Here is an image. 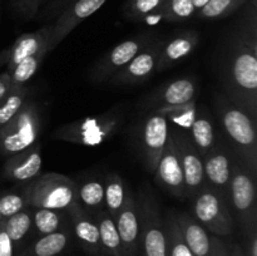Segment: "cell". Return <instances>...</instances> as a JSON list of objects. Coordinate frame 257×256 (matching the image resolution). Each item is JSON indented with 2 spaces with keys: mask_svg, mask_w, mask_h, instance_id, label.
Returning a JSON list of instances; mask_svg holds the SVG:
<instances>
[{
  "mask_svg": "<svg viewBox=\"0 0 257 256\" xmlns=\"http://www.w3.org/2000/svg\"><path fill=\"white\" fill-rule=\"evenodd\" d=\"M29 207L64 210L78 202V186L62 173L49 172L39 175L28 182Z\"/></svg>",
  "mask_w": 257,
  "mask_h": 256,
  "instance_id": "obj_7",
  "label": "cell"
},
{
  "mask_svg": "<svg viewBox=\"0 0 257 256\" xmlns=\"http://www.w3.org/2000/svg\"><path fill=\"white\" fill-rule=\"evenodd\" d=\"M165 225L167 231V256H193L181 236L175 211L167 213Z\"/></svg>",
  "mask_w": 257,
  "mask_h": 256,
  "instance_id": "obj_33",
  "label": "cell"
},
{
  "mask_svg": "<svg viewBox=\"0 0 257 256\" xmlns=\"http://www.w3.org/2000/svg\"><path fill=\"white\" fill-rule=\"evenodd\" d=\"M163 44L165 40L156 38L132 58L125 67L115 73L110 80L114 84H140L150 79L157 70V63Z\"/></svg>",
  "mask_w": 257,
  "mask_h": 256,
  "instance_id": "obj_13",
  "label": "cell"
},
{
  "mask_svg": "<svg viewBox=\"0 0 257 256\" xmlns=\"http://www.w3.org/2000/svg\"><path fill=\"white\" fill-rule=\"evenodd\" d=\"M170 135V122L157 110H152L138 127V150L143 166L153 173Z\"/></svg>",
  "mask_w": 257,
  "mask_h": 256,
  "instance_id": "obj_9",
  "label": "cell"
},
{
  "mask_svg": "<svg viewBox=\"0 0 257 256\" xmlns=\"http://www.w3.org/2000/svg\"><path fill=\"white\" fill-rule=\"evenodd\" d=\"M191 2H192V4L195 5V8L197 9V12H198V10H200L201 8L205 7V5L207 4L210 0H191Z\"/></svg>",
  "mask_w": 257,
  "mask_h": 256,
  "instance_id": "obj_46",
  "label": "cell"
},
{
  "mask_svg": "<svg viewBox=\"0 0 257 256\" xmlns=\"http://www.w3.org/2000/svg\"><path fill=\"white\" fill-rule=\"evenodd\" d=\"M3 220H4V218H3V217H2V215H0V223L3 222Z\"/></svg>",
  "mask_w": 257,
  "mask_h": 256,
  "instance_id": "obj_47",
  "label": "cell"
},
{
  "mask_svg": "<svg viewBox=\"0 0 257 256\" xmlns=\"http://www.w3.org/2000/svg\"><path fill=\"white\" fill-rule=\"evenodd\" d=\"M153 173H155L156 180L163 190L170 192L175 197L181 198V200L186 198L183 171L181 167L177 150H176V146L170 135H168L167 142L163 147Z\"/></svg>",
  "mask_w": 257,
  "mask_h": 256,
  "instance_id": "obj_14",
  "label": "cell"
},
{
  "mask_svg": "<svg viewBox=\"0 0 257 256\" xmlns=\"http://www.w3.org/2000/svg\"><path fill=\"white\" fill-rule=\"evenodd\" d=\"M198 43L200 34L196 30H185L176 34L170 40H165L157 63V72L170 69L187 58L197 48Z\"/></svg>",
  "mask_w": 257,
  "mask_h": 256,
  "instance_id": "obj_21",
  "label": "cell"
},
{
  "mask_svg": "<svg viewBox=\"0 0 257 256\" xmlns=\"http://www.w3.org/2000/svg\"><path fill=\"white\" fill-rule=\"evenodd\" d=\"M122 113L113 109L104 114L83 118L63 125L53 133V138L75 145L94 147L114 137L122 125Z\"/></svg>",
  "mask_w": 257,
  "mask_h": 256,
  "instance_id": "obj_4",
  "label": "cell"
},
{
  "mask_svg": "<svg viewBox=\"0 0 257 256\" xmlns=\"http://www.w3.org/2000/svg\"><path fill=\"white\" fill-rule=\"evenodd\" d=\"M40 133V113L37 103L27 100L19 112L0 130V153L15 155L37 143Z\"/></svg>",
  "mask_w": 257,
  "mask_h": 256,
  "instance_id": "obj_8",
  "label": "cell"
},
{
  "mask_svg": "<svg viewBox=\"0 0 257 256\" xmlns=\"http://www.w3.org/2000/svg\"><path fill=\"white\" fill-rule=\"evenodd\" d=\"M29 207V188L27 186L18 191H10L0 195V215L8 218Z\"/></svg>",
  "mask_w": 257,
  "mask_h": 256,
  "instance_id": "obj_34",
  "label": "cell"
},
{
  "mask_svg": "<svg viewBox=\"0 0 257 256\" xmlns=\"http://www.w3.org/2000/svg\"><path fill=\"white\" fill-rule=\"evenodd\" d=\"M221 79L227 98L257 118L256 24L241 27L230 38L221 62Z\"/></svg>",
  "mask_w": 257,
  "mask_h": 256,
  "instance_id": "obj_1",
  "label": "cell"
},
{
  "mask_svg": "<svg viewBox=\"0 0 257 256\" xmlns=\"http://www.w3.org/2000/svg\"><path fill=\"white\" fill-rule=\"evenodd\" d=\"M67 213L73 233L83 250L93 256H104L100 245L99 228L94 216L88 213L78 202L70 206Z\"/></svg>",
  "mask_w": 257,
  "mask_h": 256,
  "instance_id": "obj_17",
  "label": "cell"
},
{
  "mask_svg": "<svg viewBox=\"0 0 257 256\" xmlns=\"http://www.w3.org/2000/svg\"><path fill=\"white\" fill-rule=\"evenodd\" d=\"M256 198V176L236 157L228 188V205L243 236L257 228Z\"/></svg>",
  "mask_w": 257,
  "mask_h": 256,
  "instance_id": "obj_3",
  "label": "cell"
},
{
  "mask_svg": "<svg viewBox=\"0 0 257 256\" xmlns=\"http://www.w3.org/2000/svg\"><path fill=\"white\" fill-rule=\"evenodd\" d=\"M246 237V256H257V228L251 231L245 236Z\"/></svg>",
  "mask_w": 257,
  "mask_h": 256,
  "instance_id": "obj_42",
  "label": "cell"
},
{
  "mask_svg": "<svg viewBox=\"0 0 257 256\" xmlns=\"http://www.w3.org/2000/svg\"><path fill=\"white\" fill-rule=\"evenodd\" d=\"M127 193L128 190L125 188L123 178L117 172L109 173L104 182V203L105 210L113 218H115L122 210Z\"/></svg>",
  "mask_w": 257,
  "mask_h": 256,
  "instance_id": "obj_30",
  "label": "cell"
},
{
  "mask_svg": "<svg viewBox=\"0 0 257 256\" xmlns=\"http://www.w3.org/2000/svg\"><path fill=\"white\" fill-rule=\"evenodd\" d=\"M114 221L122 242L123 255L137 256L140 253V215L137 200L131 191H128L124 205Z\"/></svg>",
  "mask_w": 257,
  "mask_h": 256,
  "instance_id": "obj_18",
  "label": "cell"
},
{
  "mask_svg": "<svg viewBox=\"0 0 257 256\" xmlns=\"http://www.w3.org/2000/svg\"><path fill=\"white\" fill-rule=\"evenodd\" d=\"M161 114L167 118L168 122H172L173 125L182 130H190L196 114H197V107L196 102L187 103V104L176 105V107H166L157 109Z\"/></svg>",
  "mask_w": 257,
  "mask_h": 256,
  "instance_id": "obj_35",
  "label": "cell"
},
{
  "mask_svg": "<svg viewBox=\"0 0 257 256\" xmlns=\"http://www.w3.org/2000/svg\"><path fill=\"white\" fill-rule=\"evenodd\" d=\"M2 225L14 245L15 252H20L25 247V242L33 231L32 207H28L10 217L4 218Z\"/></svg>",
  "mask_w": 257,
  "mask_h": 256,
  "instance_id": "obj_25",
  "label": "cell"
},
{
  "mask_svg": "<svg viewBox=\"0 0 257 256\" xmlns=\"http://www.w3.org/2000/svg\"><path fill=\"white\" fill-rule=\"evenodd\" d=\"M53 25H47L40 29L35 30L32 33H24L19 35L10 45V55L9 60L7 63V70L12 72L15 68V65L19 62H22L25 58L30 55L37 54L44 48L52 52L50 49V39H52Z\"/></svg>",
  "mask_w": 257,
  "mask_h": 256,
  "instance_id": "obj_20",
  "label": "cell"
},
{
  "mask_svg": "<svg viewBox=\"0 0 257 256\" xmlns=\"http://www.w3.org/2000/svg\"><path fill=\"white\" fill-rule=\"evenodd\" d=\"M99 228V238L104 256H124L122 242L118 233L115 221L107 210H103L94 216Z\"/></svg>",
  "mask_w": 257,
  "mask_h": 256,
  "instance_id": "obj_27",
  "label": "cell"
},
{
  "mask_svg": "<svg viewBox=\"0 0 257 256\" xmlns=\"http://www.w3.org/2000/svg\"><path fill=\"white\" fill-rule=\"evenodd\" d=\"M218 120L227 135L228 146L238 160L257 175V133L256 119L233 104L228 98L218 95L215 99Z\"/></svg>",
  "mask_w": 257,
  "mask_h": 256,
  "instance_id": "obj_2",
  "label": "cell"
},
{
  "mask_svg": "<svg viewBox=\"0 0 257 256\" xmlns=\"http://www.w3.org/2000/svg\"><path fill=\"white\" fill-rule=\"evenodd\" d=\"M211 256H230L227 243L215 235L211 236Z\"/></svg>",
  "mask_w": 257,
  "mask_h": 256,
  "instance_id": "obj_41",
  "label": "cell"
},
{
  "mask_svg": "<svg viewBox=\"0 0 257 256\" xmlns=\"http://www.w3.org/2000/svg\"><path fill=\"white\" fill-rule=\"evenodd\" d=\"M77 0H50L49 4L45 7V9L43 10V17H54V15H59L65 8L69 7L70 4H73Z\"/></svg>",
  "mask_w": 257,
  "mask_h": 256,
  "instance_id": "obj_39",
  "label": "cell"
},
{
  "mask_svg": "<svg viewBox=\"0 0 257 256\" xmlns=\"http://www.w3.org/2000/svg\"><path fill=\"white\" fill-rule=\"evenodd\" d=\"M49 53L50 50L48 48H44L37 54L30 55V57L25 58L22 62L18 63L14 69L10 72V89L25 87L27 83L34 77V74L39 69L40 64Z\"/></svg>",
  "mask_w": 257,
  "mask_h": 256,
  "instance_id": "obj_31",
  "label": "cell"
},
{
  "mask_svg": "<svg viewBox=\"0 0 257 256\" xmlns=\"http://www.w3.org/2000/svg\"><path fill=\"white\" fill-rule=\"evenodd\" d=\"M155 39L156 37L153 34H142L123 40L98 60L90 72L92 79L97 83L110 79L115 73L125 67L146 45Z\"/></svg>",
  "mask_w": 257,
  "mask_h": 256,
  "instance_id": "obj_11",
  "label": "cell"
},
{
  "mask_svg": "<svg viewBox=\"0 0 257 256\" xmlns=\"http://www.w3.org/2000/svg\"><path fill=\"white\" fill-rule=\"evenodd\" d=\"M136 200L140 215L141 256H167V231L155 196L142 188Z\"/></svg>",
  "mask_w": 257,
  "mask_h": 256,
  "instance_id": "obj_5",
  "label": "cell"
},
{
  "mask_svg": "<svg viewBox=\"0 0 257 256\" xmlns=\"http://www.w3.org/2000/svg\"><path fill=\"white\" fill-rule=\"evenodd\" d=\"M197 83L192 78H180L158 88L147 98V107L152 110L176 107L193 102L197 94Z\"/></svg>",
  "mask_w": 257,
  "mask_h": 256,
  "instance_id": "obj_19",
  "label": "cell"
},
{
  "mask_svg": "<svg viewBox=\"0 0 257 256\" xmlns=\"http://www.w3.org/2000/svg\"><path fill=\"white\" fill-rule=\"evenodd\" d=\"M10 89V73L7 69L0 73V103Z\"/></svg>",
  "mask_w": 257,
  "mask_h": 256,
  "instance_id": "obj_43",
  "label": "cell"
},
{
  "mask_svg": "<svg viewBox=\"0 0 257 256\" xmlns=\"http://www.w3.org/2000/svg\"><path fill=\"white\" fill-rule=\"evenodd\" d=\"M193 217L215 236H231L235 230V220L228 200L205 183L192 198Z\"/></svg>",
  "mask_w": 257,
  "mask_h": 256,
  "instance_id": "obj_6",
  "label": "cell"
},
{
  "mask_svg": "<svg viewBox=\"0 0 257 256\" xmlns=\"http://www.w3.org/2000/svg\"><path fill=\"white\" fill-rule=\"evenodd\" d=\"M228 250H230V256H246L242 246L238 245V243L231 245L230 247H228Z\"/></svg>",
  "mask_w": 257,
  "mask_h": 256,
  "instance_id": "obj_44",
  "label": "cell"
},
{
  "mask_svg": "<svg viewBox=\"0 0 257 256\" xmlns=\"http://www.w3.org/2000/svg\"><path fill=\"white\" fill-rule=\"evenodd\" d=\"M47 0H10L15 14L24 20H30L37 15L40 5Z\"/></svg>",
  "mask_w": 257,
  "mask_h": 256,
  "instance_id": "obj_38",
  "label": "cell"
},
{
  "mask_svg": "<svg viewBox=\"0 0 257 256\" xmlns=\"http://www.w3.org/2000/svg\"><path fill=\"white\" fill-rule=\"evenodd\" d=\"M42 171V151L39 143L7 157L2 167V177L5 181L25 183L40 175Z\"/></svg>",
  "mask_w": 257,
  "mask_h": 256,
  "instance_id": "obj_15",
  "label": "cell"
},
{
  "mask_svg": "<svg viewBox=\"0 0 257 256\" xmlns=\"http://www.w3.org/2000/svg\"><path fill=\"white\" fill-rule=\"evenodd\" d=\"M188 131L193 145L202 157L207 155L217 143L215 125L205 109H197V114Z\"/></svg>",
  "mask_w": 257,
  "mask_h": 256,
  "instance_id": "obj_24",
  "label": "cell"
},
{
  "mask_svg": "<svg viewBox=\"0 0 257 256\" xmlns=\"http://www.w3.org/2000/svg\"><path fill=\"white\" fill-rule=\"evenodd\" d=\"M247 0H210L197 12L201 19H223L240 9Z\"/></svg>",
  "mask_w": 257,
  "mask_h": 256,
  "instance_id": "obj_36",
  "label": "cell"
},
{
  "mask_svg": "<svg viewBox=\"0 0 257 256\" xmlns=\"http://www.w3.org/2000/svg\"><path fill=\"white\" fill-rule=\"evenodd\" d=\"M105 3L107 0H77L65 8L58 15L57 22L53 24L50 49H55L72 33V30L77 28V25L97 13Z\"/></svg>",
  "mask_w": 257,
  "mask_h": 256,
  "instance_id": "obj_16",
  "label": "cell"
},
{
  "mask_svg": "<svg viewBox=\"0 0 257 256\" xmlns=\"http://www.w3.org/2000/svg\"><path fill=\"white\" fill-rule=\"evenodd\" d=\"M72 236V227L68 225L59 231L39 236L18 252L17 256H58L69 246Z\"/></svg>",
  "mask_w": 257,
  "mask_h": 256,
  "instance_id": "obj_23",
  "label": "cell"
},
{
  "mask_svg": "<svg viewBox=\"0 0 257 256\" xmlns=\"http://www.w3.org/2000/svg\"><path fill=\"white\" fill-rule=\"evenodd\" d=\"M78 203L92 216L105 210L104 183L97 178L84 181L78 186Z\"/></svg>",
  "mask_w": 257,
  "mask_h": 256,
  "instance_id": "obj_28",
  "label": "cell"
},
{
  "mask_svg": "<svg viewBox=\"0 0 257 256\" xmlns=\"http://www.w3.org/2000/svg\"><path fill=\"white\" fill-rule=\"evenodd\" d=\"M181 236L193 256H211V236L207 230L186 212H176Z\"/></svg>",
  "mask_w": 257,
  "mask_h": 256,
  "instance_id": "obj_22",
  "label": "cell"
},
{
  "mask_svg": "<svg viewBox=\"0 0 257 256\" xmlns=\"http://www.w3.org/2000/svg\"><path fill=\"white\" fill-rule=\"evenodd\" d=\"M170 136L176 146L183 171L186 197L192 198L206 183L203 158L193 145L187 131L176 125H170Z\"/></svg>",
  "mask_w": 257,
  "mask_h": 256,
  "instance_id": "obj_10",
  "label": "cell"
},
{
  "mask_svg": "<svg viewBox=\"0 0 257 256\" xmlns=\"http://www.w3.org/2000/svg\"><path fill=\"white\" fill-rule=\"evenodd\" d=\"M28 95H29V88L27 85L22 88H15V89H9L7 97L0 103V130L19 112L20 108L28 100Z\"/></svg>",
  "mask_w": 257,
  "mask_h": 256,
  "instance_id": "obj_32",
  "label": "cell"
},
{
  "mask_svg": "<svg viewBox=\"0 0 257 256\" xmlns=\"http://www.w3.org/2000/svg\"><path fill=\"white\" fill-rule=\"evenodd\" d=\"M14 245H13L12 240L9 238L8 233L5 232L4 227L0 223V256H15Z\"/></svg>",
  "mask_w": 257,
  "mask_h": 256,
  "instance_id": "obj_40",
  "label": "cell"
},
{
  "mask_svg": "<svg viewBox=\"0 0 257 256\" xmlns=\"http://www.w3.org/2000/svg\"><path fill=\"white\" fill-rule=\"evenodd\" d=\"M33 231L38 236L48 235L70 225L67 211L54 208L32 207Z\"/></svg>",
  "mask_w": 257,
  "mask_h": 256,
  "instance_id": "obj_26",
  "label": "cell"
},
{
  "mask_svg": "<svg viewBox=\"0 0 257 256\" xmlns=\"http://www.w3.org/2000/svg\"><path fill=\"white\" fill-rule=\"evenodd\" d=\"M9 55H10V47L4 48L3 50H0V68L7 65L8 60H9Z\"/></svg>",
  "mask_w": 257,
  "mask_h": 256,
  "instance_id": "obj_45",
  "label": "cell"
},
{
  "mask_svg": "<svg viewBox=\"0 0 257 256\" xmlns=\"http://www.w3.org/2000/svg\"><path fill=\"white\" fill-rule=\"evenodd\" d=\"M197 13L191 0H166L162 8L163 20L185 22Z\"/></svg>",
  "mask_w": 257,
  "mask_h": 256,
  "instance_id": "obj_37",
  "label": "cell"
},
{
  "mask_svg": "<svg viewBox=\"0 0 257 256\" xmlns=\"http://www.w3.org/2000/svg\"><path fill=\"white\" fill-rule=\"evenodd\" d=\"M166 0H130L125 7V15L136 22L157 24L162 17V8Z\"/></svg>",
  "mask_w": 257,
  "mask_h": 256,
  "instance_id": "obj_29",
  "label": "cell"
},
{
  "mask_svg": "<svg viewBox=\"0 0 257 256\" xmlns=\"http://www.w3.org/2000/svg\"><path fill=\"white\" fill-rule=\"evenodd\" d=\"M236 157L237 156L235 155L232 148L223 142L216 143L215 147L202 157L206 183L222 193L227 200Z\"/></svg>",
  "mask_w": 257,
  "mask_h": 256,
  "instance_id": "obj_12",
  "label": "cell"
}]
</instances>
